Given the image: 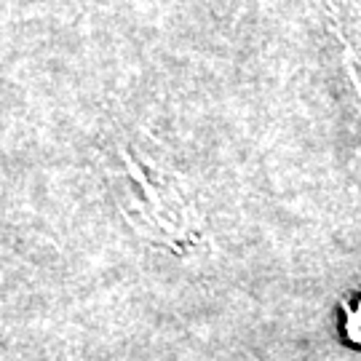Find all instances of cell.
I'll return each instance as SVG.
<instances>
[{"mask_svg": "<svg viewBox=\"0 0 361 361\" xmlns=\"http://www.w3.org/2000/svg\"><path fill=\"white\" fill-rule=\"evenodd\" d=\"M104 177L118 212L145 241L180 257L204 249L207 217L161 147L137 137L118 140L104 155Z\"/></svg>", "mask_w": 361, "mask_h": 361, "instance_id": "obj_1", "label": "cell"}, {"mask_svg": "<svg viewBox=\"0 0 361 361\" xmlns=\"http://www.w3.org/2000/svg\"><path fill=\"white\" fill-rule=\"evenodd\" d=\"M340 70L361 104V0H324Z\"/></svg>", "mask_w": 361, "mask_h": 361, "instance_id": "obj_2", "label": "cell"}, {"mask_svg": "<svg viewBox=\"0 0 361 361\" xmlns=\"http://www.w3.org/2000/svg\"><path fill=\"white\" fill-rule=\"evenodd\" d=\"M340 329L350 345L361 348V286L348 292L340 305Z\"/></svg>", "mask_w": 361, "mask_h": 361, "instance_id": "obj_3", "label": "cell"}]
</instances>
